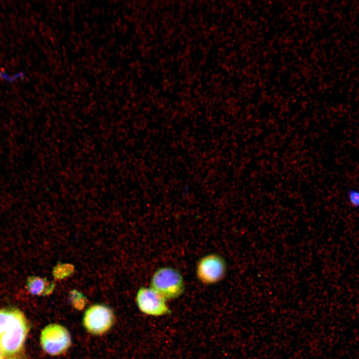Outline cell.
I'll return each mask as SVG.
<instances>
[{
  "label": "cell",
  "instance_id": "9c48e42d",
  "mask_svg": "<svg viewBox=\"0 0 359 359\" xmlns=\"http://www.w3.org/2000/svg\"><path fill=\"white\" fill-rule=\"evenodd\" d=\"M68 264H63L62 265H58L56 268L61 270L60 272H55L54 276L55 278H63L67 276L68 275L70 274L73 271V267L72 266L70 267L68 266Z\"/></svg>",
  "mask_w": 359,
  "mask_h": 359
},
{
  "label": "cell",
  "instance_id": "7a4b0ae2",
  "mask_svg": "<svg viewBox=\"0 0 359 359\" xmlns=\"http://www.w3.org/2000/svg\"><path fill=\"white\" fill-rule=\"evenodd\" d=\"M150 287L166 301L178 298L185 288L181 274L171 267H163L155 271L151 279Z\"/></svg>",
  "mask_w": 359,
  "mask_h": 359
},
{
  "label": "cell",
  "instance_id": "8fae6325",
  "mask_svg": "<svg viewBox=\"0 0 359 359\" xmlns=\"http://www.w3.org/2000/svg\"></svg>",
  "mask_w": 359,
  "mask_h": 359
},
{
  "label": "cell",
  "instance_id": "30bf717a",
  "mask_svg": "<svg viewBox=\"0 0 359 359\" xmlns=\"http://www.w3.org/2000/svg\"><path fill=\"white\" fill-rule=\"evenodd\" d=\"M3 354H2V352L0 350V359H3Z\"/></svg>",
  "mask_w": 359,
  "mask_h": 359
},
{
  "label": "cell",
  "instance_id": "3957f363",
  "mask_svg": "<svg viewBox=\"0 0 359 359\" xmlns=\"http://www.w3.org/2000/svg\"><path fill=\"white\" fill-rule=\"evenodd\" d=\"M40 344L47 354L56 356L65 353L71 345V338L68 330L57 324L45 326L40 335Z\"/></svg>",
  "mask_w": 359,
  "mask_h": 359
},
{
  "label": "cell",
  "instance_id": "277c9868",
  "mask_svg": "<svg viewBox=\"0 0 359 359\" xmlns=\"http://www.w3.org/2000/svg\"><path fill=\"white\" fill-rule=\"evenodd\" d=\"M115 321L113 310L103 304H94L84 312L82 323L85 330L96 336L103 335L112 327Z\"/></svg>",
  "mask_w": 359,
  "mask_h": 359
},
{
  "label": "cell",
  "instance_id": "52a82bcc",
  "mask_svg": "<svg viewBox=\"0 0 359 359\" xmlns=\"http://www.w3.org/2000/svg\"><path fill=\"white\" fill-rule=\"evenodd\" d=\"M55 286L53 282L39 276H30L26 279V289L33 295H49L52 293Z\"/></svg>",
  "mask_w": 359,
  "mask_h": 359
},
{
  "label": "cell",
  "instance_id": "8992f818",
  "mask_svg": "<svg viewBox=\"0 0 359 359\" xmlns=\"http://www.w3.org/2000/svg\"><path fill=\"white\" fill-rule=\"evenodd\" d=\"M166 301L150 287H141L136 296V302L139 310L146 315L155 317L171 313Z\"/></svg>",
  "mask_w": 359,
  "mask_h": 359
},
{
  "label": "cell",
  "instance_id": "5b68a950",
  "mask_svg": "<svg viewBox=\"0 0 359 359\" xmlns=\"http://www.w3.org/2000/svg\"><path fill=\"white\" fill-rule=\"evenodd\" d=\"M227 271V263L223 257L211 253L201 257L195 268L196 276L202 283L213 285L223 280Z\"/></svg>",
  "mask_w": 359,
  "mask_h": 359
},
{
  "label": "cell",
  "instance_id": "ba28073f",
  "mask_svg": "<svg viewBox=\"0 0 359 359\" xmlns=\"http://www.w3.org/2000/svg\"><path fill=\"white\" fill-rule=\"evenodd\" d=\"M347 199L351 206L356 210H359V189L351 187L346 193Z\"/></svg>",
  "mask_w": 359,
  "mask_h": 359
},
{
  "label": "cell",
  "instance_id": "6da1fadb",
  "mask_svg": "<svg viewBox=\"0 0 359 359\" xmlns=\"http://www.w3.org/2000/svg\"><path fill=\"white\" fill-rule=\"evenodd\" d=\"M29 325L24 314L15 308L0 309V350L10 356L22 349Z\"/></svg>",
  "mask_w": 359,
  "mask_h": 359
}]
</instances>
